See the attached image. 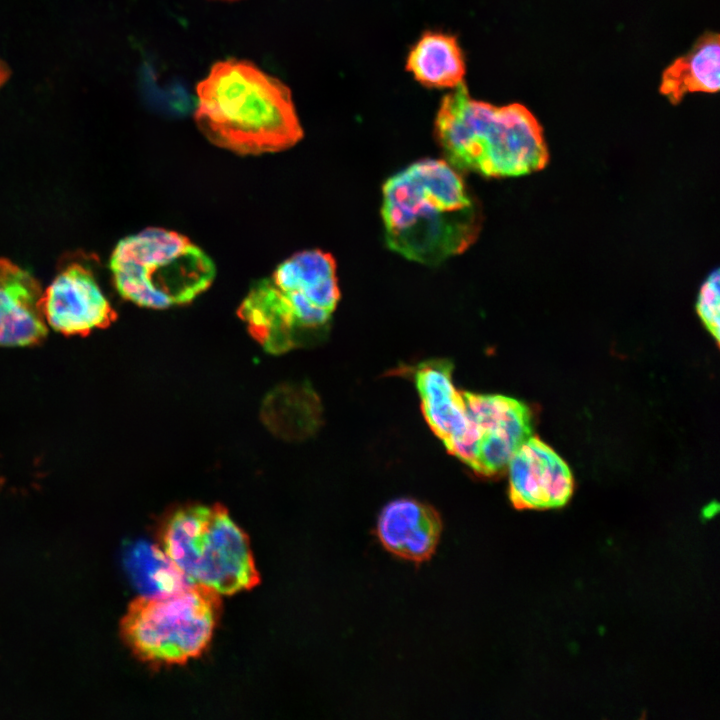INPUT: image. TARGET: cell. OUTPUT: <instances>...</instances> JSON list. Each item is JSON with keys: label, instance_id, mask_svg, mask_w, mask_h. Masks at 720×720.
I'll return each instance as SVG.
<instances>
[{"label": "cell", "instance_id": "cell-18", "mask_svg": "<svg viewBox=\"0 0 720 720\" xmlns=\"http://www.w3.org/2000/svg\"><path fill=\"white\" fill-rule=\"evenodd\" d=\"M719 269L711 271L703 282L696 300V312L716 343L720 338Z\"/></svg>", "mask_w": 720, "mask_h": 720}, {"label": "cell", "instance_id": "cell-20", "mask_svg": "<svg viewBox=\"0 0 720 720\" xmlns=\"http://www.w3.org/2000/svg\"><path fill=\"white\" fill-rule=\"evenodd\" d=\"M229 1H233V0H229Z\"/></svg>", "mask_w": 720, "mask_h": 720}, {"label": "cell", "instance_id": "cell-1", "mask_svg": "<svg viewBox=\"0 0 720 720\" xmlns=\"http://www.w3.org/2000/svg\"><path fill=\"white\" fill-rule=\"evenodd\" d=\"M382 219L389 248L436 265L477 239L481 213L460 175L443 160L417 161L383 186Z\"/></svg>", "mask_w": 720, "mask_h": 720}, {"label": "cell", "instance_id": "cell-8", "mask_svg": "<svg viewBox=\"0 0 720 720\" xmlns=\"http://www.w3.org/2000/svg\"><path fill=\"white\" fill-rule=\"evenodd\" d=\"M472 434L469 467L486 477L502 473L533 429L532 413L523 402L495 394L463 392Z\"/></svg>", "mask_w": 720, "mask_h": 720}, {"label": "cell", "instance_id": "cell-3", "mask_svg": "<svg viewBox=\"0 0 720 720\" xmlns=\"http://www.w3.org/2000/svg\"><path fill=\"white\" fill-rule=\"evenodd\" d=\"M435 131L451 165L486 177L531 174L549 161L542 126L525 106L473 100L464 82L443 98Z\"/></svg>", "mask_w": 720, "mask_h": 720}, {"label": "cell", "instance_id": "cell-12", "mask_svg": "<svg viewBox=\"0 0 720 720\" xmlns=\"http://www.w3.org/2000/svg\"><path fill=\"white\" fill-rule=\"evenodd\" d=\"M37 280L7 259H0V346H31L47 334Z\"/></svg>", "mask_w": 720, "mask_h": 720}, {"label": "cell", "instance_id": "cell-11", "mask_svg": "<svg viewBox=\"0 0 720 720\" xmlns=\"http://www.w3.org/2000/svg\"><path fill=\"white\" fill-rule=\"evenodd\" d=\"M438 511L413 498H398L380 511L376 535L385 550L401 559L420 564L435 553L442 533Z\"/></svg>", "mask_w": 720, "mask_h": 720}, {"label": "cell", "instance_id": "cell-17", "mask_svg": "<svg viewBox=\"0 0 720 720\" xmlns=\"http://www.w3.org/2000/svg\"><path fill=\"white\" fill-rule=\"evenodd\" d=\"M304 391L293 385H280L264 399L261 417L277 436L296 438L303 432Z\"/></svg>", "mask_w": 720, "mask_h": 720}, {"label": "cell", "instance_id": "cell-7", "mask_svg": "<svg viewBox=\"0 0 720 720\" xmlns=\"http://www.w3.org/2000/svg\"><path fill=\"white\" fill-rule=\"evenodd\" d=\"M219 610L217 592L189 583L170 594L135 599L121 621V633L144 661L183 663L206 648Z\"/></svg>", "mask_w": 720, "mask_h": 720}, {"label": "cell", "instance_id": "cell-19", "mask_svg": "<svg viewBox=\"0 0 720 720\" xmlns=\"http://www.w3.org/2000/svg\"><path fill=\"white\" fill-rule=\"evenodd\" d=\"M10 70L5 62L0 59V87L7 81Z\"/></svg>", "mask_w": 720, "mask_h": 720}, {"label": "cell", "instance_id": "cell-9", "mask_svg": "<svg viewBox=\"0 0 720 720\" xmlns=\"http://www.w3.org/2000/svg\"><path fill=\"white\" fill-rule=\"evenodd\" d=\"M41 309L49 326L64 335H86L116 318L93 272L79 262L57 273L42 293Z\"/></svg>", "mask_w": 720, "mask_h": 720}, {"label": "cell", "instance_id": "cell-16", "mask_svg": "<svg viewBox=\"0 0 720 720\" xmlns=\"http://www.w3.org/2000/svg\"><path fill=\"white\" fill-rule=\"evenodd\" d=\"M127 566L145 596L170 594L189 584L161 548L145 542L129 551Z\"/></svg>", "mask_w": 720, "mask_h": 720}, {"label": "cell", "instance_id": "cell-15", "mask_svg": "<svg viewBox=\"0 0 720 720\" xmlns=\"http://www.w3.org/2000/svg\"><path fill=\"white\" fill-rule=\"evenodd\" d=\"M407 69L427 87H456L463 82L465 64L456 39L426 33L411 50Z\"/></svg>", "mask_w": 720, "mask_h": 720}, {"label": "cell", "instance_id": "cell-5", "mask_svg": "<svg viewBox=\"0 0 720 720\" xmlns=\"http://www.w3.org/2000/svg\"><path fill=\"white\" fill-rule=\"evenodd\" d=\"M110 270L123 298L152 309L191 302L211 285L216 273L201 248L162 228L121 239L112 252Z\"/></svg>", "mask_w": 720, "mask_h": 720}, {"label": "cell", "instance_id": "cell-6", "mask_svg": "<svg viewBox=\"0 0 720 720\" xmlns=\"http://www.w3.org/2000/svg\"><path fill=\"white\" fill-rule=\"evenodd\" d=\"M160 543L189 583L228 595L260 581L247 535L220 505L177 510L164 524Z\"/></svg>", "mask_w": 720, "mask_h": 720}, {"label": "cell", "instance_id": "cell-10", "mask_svg": "<svg viewBox=\"0 0 720 720\" xmlns=\"http://www.w3.org/2000/svg\"><path fill=\"white\" fill-rule=\"evenodd\" d=\"M507 468L509 498L516 509L559 508L573 494L574 480L569 466L537 437L530 436L520 445Z\"/></svg>", "mask_w": 720, "mask_h": 720}, {"label": "cell", "instance_id": "cell-13", "mask_svg": "<svg viewBox=\"0 0 720 720\" xmlns=\"http://www.w3.org/2000/svg\"><path fill=\"white\" fill-rule=\"evenodd\" d=\"M414 377L425 420L450 452L470 427L463 392L452 381V365L447 360L424 362Z\"/></svg>", "mask_w": 720, "mask_h": 720}, {"label": "cell", "instance_id": "cell-14", "mask_svg": "<svg viewBox=\"0 0 720 720\" xmlns=\"http://www.w3.org/2000/svg\"><path fill=\"white\" fill-rule=\"evenodd\" d=\"M720 88V45L717 33L703 35L685 55L662 75L660 93L673 104L687 93H715Z\"/></svg>", "mask_w": 720, "mask_h": 720}, {"label": "cell", "instance_id": "cell-2", "mask_svg": "<svg viewBox=\"0 0 720 720\" xmlns=\"http://www.w3.org/2000/svg\"><path fill=\"white\" fill-rule=\"evenodd\" d=\"M196 96L195 122L216 146L258 155L289 149L303 137L289 87L250 61L216 62Z\"/></svg>", "mask_w": 720, "mask_h": 720}, {"label": "cell", "instance_id": "cell-4", "mask_svg": "<svg viewBox=\"0 0 720 720\" xmlns=\"http://www.w3.org/2000/svg\"><path fill=\"white\" fill-rule=\"evenodd\" d=\"M340 298L334 258L319 249L298 252L250 289L238 314L270 353L297 344L304 329L328 322Z\"/></svg>", "mask_w": 720, "mask_h": 720}]
</instances>
